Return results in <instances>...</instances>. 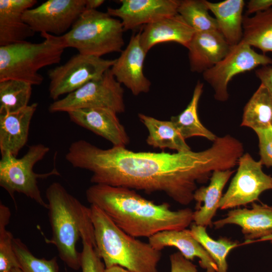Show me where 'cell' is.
Segmentation results:
<instances>
[{
  "label": "cell",
  "mask_w": 272,
  "mask_h": 272,
  "mask_svg": "<svg viewBox=\"0 0 272 272\" xmlns=\"http://www.w3.org/2000/svg\"><path fill=\"white\" fill-rule=\"evenodd\" d=\"M241 156L231 135L217 137L208 149L175 153L133 152L125 147L103 149L85 140L73 142L65 159L88 170L94 184L123 187L147 193L162 192L182 205L193 200L197 184L206 182L215 170L233 168Z\"/></svg>",
  "instance_id": "6da1fadb"
},
{
  "label": "cell",
  "mask_w": 272,
  "mask_h": 272,
  "mask_svg": "<svg viewBox=\"0 0 272 272\" xmlns=\"http://www.w3.org/2000/svg\"><path fill=\"white\" fill-rule=\"evenodd\" d=\"M86 196L91 205L135 238H149L163 231L185 229L193 221L191 209L173 211L168 203H155L128 188L94 184L87 189Z\"/></svg>",
  "instance_id": "7a4b0ae2"
},
{
  "label": "cell",
  "mask_w": 272,
  "mask_h": 272,
  "mask_svg": "<svg viewBox=\"0 0 272 272\" xmlns=\"http://www.w3.org/2000/svg\"><path fill=\"white\" fill-rule=\"evenodd\" d=\"M49 220L52 237L47 243L54 245L59 258L74 270L81 268V252L76 246L80 239L95 245L94 227L90 208L70 194L59 182L47 188Z\"/></svg>",
  "instance_id": "3957f363"
},
{
  "label": "cell",
  "mask_w": 272,
  "mask_h": 272,
  "mask_svg": "<svg viewBox=\"0 0 272 272\" xmlns=\"http://www.w3.org/2000/svg\"><path fill=\"white\" fill-rule=\"evenodd\" d=\"M90 208L95 248L106 268L119 266L131 272H158L161 251L126 233L96 206Z\"/></svg>",
  "instance_id": "277c9868"
},
{
  "label": "cell",
  "mask_w": 272,
  "mask_h": 272,
  "mask_svg": "<svg viewBox=\"0 0 272 272\" xmlns=\"http://www.w3.org/2000/svg\"><path fill=\"white\" fill-rule=\"evenodd\" d=\"M40 43L23 41L0 46V81L14 79L33 85H40L41 69L59 62L67 48L62 36L43 33Z\"/></svg>",
  "instance_id": "5b68a950"
},
{
  "label": "cell",
  "mask_w": 272,
  "mask_h": 272,
  "mask_svg": "<svg viewBox=\"0 0 272 272\" xmlns=\"http://www.w3.org/2000/svg\"><path fill=\"white\" fill-rule=\"evenodd\" d=\"M124 31L120 20L107 12L85 10L62 36L67 48H75L81 54L102 57L121 52Z\"/></svg>",
  "instance_id": "8992f818"
},
{
  "label": "cell",
  "mask_w": 272,
  "mask_h": 272,
  "mask_svg": "<svg viewBox=\"0 0 272 272\" xmlns=\"http://www.w3.org/2000/svg\"><path fill=\"white\" fill-rule=\"evenodd\" d=\"M49 150L42 144H37L29 146L27 153L20 158L10 154L2 155L0 185L8 192L15 205V194L20 193L48 209V204L41 194L37 180L59 175V173L55 167L49 172L38 174L34 172L33 167L44 158Z\"/></svg>",
  "instance_id": "52a82bcc"
},
{
  "label": "cell",
  "mask_w": 272,
  "mask_h": 272,
  "mask_svg": "<svg viewBox=\"0 0 272 272\" xmlns=\"http://www.w3.org/2000/svg\"><path fill=\"white\" fill-rule=\"evenodd\" d=\"M106 108L117 113L124 112V90L110 69L100 77L92 80L49 106L50 113L84 108Z\"/></svg>",
  "instance_id": "ba28073f"
},
{
  "label": "cell",
  "mask_w": 272,
  "mask_h": 272,
  "mask_svg": "<svg viewBox=\"0 0 272 272\" xmlns=\"http://www.w3.org/2000/svg\"><path fill=\"white\" fill-rule=\"evenodd\" d=\"M115 60L79 53L74 55L65 63L48 71L50 97L56 101L60 96L67 95L100 77Z\"/></svg>",
  "instance_id": "9c48e42d"
},
{
  "label": "cell",
  "mask_w": 272,
  "mask_h": 272,
  "mask_svg": "<svg viewBox=\"0 0 272 272\" xmlns=\"http://www.w3.org/2000/svg\"><path fill=\"white\" fill-rule=\"evenodd\" d=\"M272 65V59L258 53L242 40L231 46L227 55L202 73L203 79L215 91V98L220 101L228 99L227 87L235 76L250 71L259 66Z\"/></svg>",
  "instance_id": "30bf717a"
},
{
  "label": "cell",
  "mask_w": 272,
  "mask_h": 272,
  "mask_svg": "<svg viewBox=\"0 0 272 272\" xmlns=\"http://www.w3.org/2000/svg\"><path fill=\"white\" fill-rule=\"evenodd\" d=\"M238 164L237 171L219 202L221 210L253 202L262 192L272 189V177L263 172L260 161H255L246 153L239 158Z\"/></svg>",
  "instance_id": "8fae6325"
},
{
  "label": "cell",
  "mask_w": 272,
  "mask_h": 272,
  "mask_svg": "<svg viewBox=\"0 0 272 272\" xmlns=\"http://www.w3.org/2000/svg\"><path fill=\"white\" fill-rule=\"evenodd\" d=\"M86 10V0H48L27 10L23 20L35 32L62 36Z\"/></svg>",
  "instance_id": "7c38bea8"
},
{
  "label": "cell",
  "mask_w": 272,
  "mask_h": 272,
  "mask_svg": "<svg viewBox=\"0 0 272 272\" xmlns=\"http://www.w3.org/2000/svg\"><path fill=\"white\" fill-rule=\"evenodd\" d=\"M147 54L141 43L140 32L134 34L110 68L116 80L134 96L148 93L150 89L151 83L143 71Z\"/></svg>",
  "instance_id": "4fadbf2b"
},
{
  "label": "cell",
  "mask_w": 272,
  "mask_h": 272,
  "mask_svg": "<svg viewBox=\"0 0 272 272\" xmlns=\"http://www.w3.org/2000/svg\"><path fill=\"white\" fill-rule=\"evenodd\" d=\"M118 8H108L107 13L118 18L124 30L134 29L177 13L178 0H120Z\"/></svg>",
  "instance_id": "5bb4252c"
},
{
  "label": "cell",
  "mask_w": 272,
  "mask_h": 272,
  "mask_svg": "<svg viewBox=\"0 0 272 272\" xmlns=\"http://www.w3.org/2000/svg\"><path fill=\"white\" fill-rule=\"evenodd\" d=\"M228 224L241 228L246 244L256 239L272 241V206L253 203L250 209L231 210L226 217L213 223L216 229Z\"/></svg>",
  "instance_id": "9a60e30c"
},
{
  "label": "cell",
  "mask_w": 272,
  "mask_h": 272,
  "mask_svg": "<svg viewBox=\"0 0 272 272\" xmlns=\"http://www.w3.org/2000/svg\"><path fill=\"white\" fill-rule=\"evenodd\" d=\"M71 121L104 138L113 146L125 147L129 142L117 113L106 108H84L67 112Z\"/></svg>",
  "instance_id": "2e32d148"
},
{
  "label": "cell",
  "mask_w": 272,
  "mask_h": 272,
  "mask_svg": "<svg viewBox=\"0 0 272 272\" xmlns=\"http://www.w3.org/2000/svg\"><path fill=\"white\" fill-rule=\"evenodd\" d=\"M231 47L219 30L195 32L187 48L191 71L203 73L224 58Z\"/></svg>",
  "instance_id": "e0dca14e"
},
{
  "label": "cell",
  "mask_w": 272,
  "mask_h": 272,
  "mask_svg": "<svg viewBox=\"0 0 272 272\" xmlns=\"http://www.w3.org/2000/svg\"><path fill=\"white\" fill-rule=\"evenodd\" d=\"M149 244L155 249L161 251L166 247H174L187 260L199 259V265L206 272H217L218 267L207 251L194 238L190 230H166L156 233L148 238Z\"/></svg>",
  "instance_id": "ac0fdd59"
},
{
  "label": "cell",
  "mask_w": 272,
  "mask_h": 272,
  "mask_svg": "<svg viewBox=\"0 0 272 272\" xmlns=\"http://www.w3.org/2000/svg\"><path fill=\"white\" fill-rule=\"evenodd\" d=\"M195 32L177 14L144 26L140 31V41L147 53L154 45L168 42L178 43L187 48Z\"/></svg>",
  "instance_id": "d6986e66"
},
{
  "label": "cell",
  "mask_w": 272,
  "mask_h": 272,
  "mask_svg": "<svg viewBox=\"0 0 272 272\" xmlns=\"http://www.w3.org/2000/svg\"><path fill=\"white\" fill-rule=\"evenodd\" d=\"M37 3L36 0H0V46L25 41L34 35L23 16Z\"/></svg>",
  "instance_id": "ffe728a7"
},
{
  "label": "cell",
  "mask_w": 272,
  "mask_h": 272,
  "mask_svg": "<svg viewBox=\"0 0 272 272\" xmlns=\"http://www.w3.org/2000/svg\"><path fill=\"white\" fill-rule=\"evenodd\" d=\"M38 103H33L13 113L0 115L1 155L10 154L17 157L26 145L32 118Z\"/></svg>",
  "instance_id": "44dd1931"
},
{
  "label": "cell",
  "mask_w": 272,
  "mask_h": 272,
  "mask_svg": "<svg viewBox=\"0 0 272 272\" xmlns=\"http://www.w3.org/2000/svg\"><path fill=\"white\" fill-rule=\"evenodd\" d=\"M234 171L231 169L214 171L207 186L197 188L194 193L193 200L196 202L193 211V221L197 225L207 227L211 226L222 197L224 186Z\"/></svg>",
  "instance_id": "7402d4cb"
},
{
  "label": "cell",
  "mask_w": 272,
  "mask_h": 272,
  "mask_svg": "<svg viewBox=\"0 0 272 272\" xmlns=\"http://www.w3.org/2000/svg\"><path fill=\"white\" fill-rule=\"evenodd\" d=\"M210 11L215 16L219 28L231 46L239 43L243 38L242 15L245 2L243 0H225L212 3L207 1Z\"/></svg>",
  "instance_id": "603a6c76"
},
{
  "label": "cell",
  "mask_w": 272,
  "mask_h": 272,
  "mask_svg": "<svg viewBox=\"0 0 272 272\" xmlns=\"http://www.w3.org/2000/svg\"><path fill=\"white\" fill-rule=\"evenodd\" d=\"M138 117L148 131L146 142L149 145L162 150H176L177 152L191 150L171 120H160L143 113H139Z\"/></svg>",
  "instance_id": "cb8c5ba5"
},
{
  "label": "cell",
  "mask_w": 272,
  "mask_h": 272,
  "mask_svg": "<svg viewBox=\"0 0 272 272\" xmlns=\"http://www.w3.org/2000/svg\"><path fill=\"white\" fill-rule=\"evenodd\" d=\"M271 125L272 93L260 83L244 108L241 126L255 130Z\"/></svg>",
  "instance_id": "d4e9b609"
},
{
  "label": "cell",
  "mask_w": 272,
  "mask_h": 272,
  "mask_svg": "<svg viewBox=\"0 0 272 272\" xmlns=\"http://www.w3.org/2000/svg\"><path fill=\"white\" fill-rule=\"evenodd\" d=\"M242 40L263 54L272 52V8L252 17L243 16Z\"/></svg>",
  "instance_id": "484cf974"
},
{
  "label": "cell",
  "mask_w": 272,
  "mask_h": 272,
  "mask_svg": "<svg viewBox=\"0 0 272 272\" xmlns=\"http://www.w3.org/2000/svg\"><path fill=\"white\" fill-rule=\"evenodd\" d=\"M203 86V83L197 82L192 98L186 108L179 115L171 117L170 120L184 139L201 137L214 142L217 137L202 125L197 113L198 102L202 93Z\"/></svg>",
  "instance_id": "4316f807"
},
{
  "label": "cell",
  "mask_w": 272,
  "mask_h": 272,
  "mask_svg": "<svg viewBox=\"0 0 272 272\" xmlns=\"http://www.w3.org/2000/svg\"><path fill=\"white\" fill-rule=\"evenodd\" d=\"M32 85L14 79L0 81V115L18 111L29 105Z\"/></svg>",
  "instance_id": "83f0119b"
},
{
  "label": "cell",
  "mask_w": 272,
  "mask_h": 272,
  "mask_svg": "<svg viewBox=\"0 0 272 272\" xmlns=\"http://www.w3.org/2000/svg\"><path fill=\"white\" fill-rule=\"evenodd\" d=\"M190 232L194 238L202 245L216 263L217 272H227V257L233 248L239 244L226 237L215 240L210 237L206 227L193 223L190 227Z\"/></svg>",
  "instance_id": "f1b7e54d"
},
{
  "label": "cell",
  "mask_w": 272,
  "mask_h": 272,
  "mask_svg": "<svg viewBox=\"0 0 272 272\" xmlns=\"http://www.w3.org/2000/svg\"><path fill=\"white\" fill-rule=\"evenodd\" d=\"M209 11L206 0H182L177 13L195 32L219 30L216 19Z\"/></svg>",
  "instance_id": "f546056e"
},
{
  "label": "cell",
  "mask_w": 272,
  "mask_h": 272,
  "mask_svg": "<svg viewBox=\"0 0 272 272\" xmlns=\"http://www.w3.org/2000/svg\"><path fill=\"white\" fill-rule=\"evenodd\" d=\"M11 216L10 209L0 203V272L20 267L13 247L14 237L7 229Z\"/></svg>",
  "instance_id": "4dcf8cb0"
},
{
  "label": "cell",
  "mask_w": 272,
  "mask_h": 272,
  "mask_svg": "<svg viewBox=\"0 0 272 272\" xmlns=\"http://www.w3.org/2000/svg\"><path fill=\"white\" fill-rule=\"evenodd\" d=\"M13 247L20 268L24 272H58L56 257L50 259L37 257L18 238H14Z\"/></svg>",
  "instance_id": "1f68e13d"
},
{
  "label": "cell",
  "mask_w": 272,
  "mask_h": 272,
  "mask_svg": "<svg viewBox=\"0 0 272 272\" xmlns=\"http://www.w3.org/2000/svg\"><path fill=\"white\" fill-rule=\"evenodd\" d=\"M83 248L81 252L82 272H105V266L97 253L95 245L87 240H82Z\"/></svg>",
  "instance_id": "d6a6232c"
},
{
  "label": "cell",
  "mask_w": 272,
  "mask_h": 272,
  "mask_svg": "<svg viewBox=\"0 0 272 272\" xmlns=\"http://www.w3.org/2000/svg\"><path fill=\"white\" fill-rule=\"evenodd\" d=\"M254 131L259 140L260 161L262 165L272 167V125Z\"/></svg>",
  "instance_id": "836d02e7"
},
{
  "label": "cell",
  "mask_w": 272,
  "mask_h": 272,
  "mask_svg": "<svg viewBox=\"0 0 272 272\" xmlns=\"http://www.w3.org/2000/svg\"><path fill=\"white\" fill-rule=\"evenodd\" d=\"M170 272H198L196 266L186 259L179 252L170 255Z\"/></svg>",
  "instance_id": "e575fe53"
},
{
  "label": "cell",
  "mask_w": 272,
  "mask_h": 272,
  "mask_svg": "<svg viewBox=\"0 0 272 272\" xmlns=\"http://www.w3.org/2000/svg\"><path fill=\"white\" fill-rule=\"evenodd\" d=\"M255 75L262 84L272 93V66L270 65L262 66L256 70Z\"/></svg>",
  "instance_id": "d590c367"
},
{
  "label": "cell",
  "mask_w": 272,
  "mask_h": 272,
  "mask_svg": "<svg viewBox=\"0 0 272 272\" xmlns=\"http://www.w3.org/2000/svg\"><path fill=\"white\" fill-rule=\"evenodd\" d=\"M246 8L247 15L263 12L272 8V0H250Z\"/></svg>",
  "instance_id": "8d00e7d4"
},
{
  "label": "cell",
  "mask_w": 272,
  "mask_h": 272,
  "mask_svg": "<svg viewBox=\"0 0 272 272\" xmlns=\"http://www.w3.org/2000/svg\"><path fill=\"white\" fill-rule=\"evenodd\" d=\"M104 2L103 0H86V10H96Z\"/></svg>",
  "instance_id": "74e56055"
},
{
  "label": "cell",
  "mask_w": 272,
  "mask_h": 272,
  "mask_svg": "<svg viewBox=\"0 0 272 272\" xmlns=\"http://www.w3.org/2000/svg\"><path fill=\"white\" fill-rule=\"evenodd\" d=\"M105 272H131L119 266H114L105 269Z\"/></svg>",
  "instance_id": "f35d334b"
},
{
  "label": "cell",
  "mask_w": 272,
  "mask_h": 272,
  "mask_svg": "<svg viewBox=\"0 0 272 272\" xmlns=\"http://www.w3.org/2000/svg\"><path fill=\"white\" fill-rule=\"evenodd\" d=\"M9 272H24L20 267L15 268L11 270Z\"/></svg>",
  "instance_id": "ab89813d"
}]
</instances>
